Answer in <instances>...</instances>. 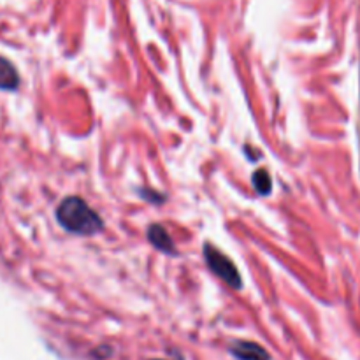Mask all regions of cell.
Here are the masks:
<instances>
[{
	"mask_svg": "<svg viewBox=\"0 0 360 360\" xmlns=\"http://www.w3.org/2000/svg\"><path fill=\"white\" fill-rule=\"evenodd\" d=\"M56 220L65 231L79 236H94L102 231V218L79 197H67L56 210Z\"/></svg>",
	"mask_w": 360,
	"mask_h": 360,
	"instance_id": "obj_1",
	"label": "cell"
},
{
	"mask_svg": "<svg viewBox=\"0 0 360 360\" xmlns=\"http://www.w3.org/2000/svg\"><path fill=\"white\" fill-rule=\"evenodd\" d=\"M204 259H206L207 267L217 274L218 278L225 281L229 287L232 288H241L243 281L239 276V271L232 264V260L221 252H218L213 245H204Z\"/></svg>",
	"mask_w": 360,
	"mask_h": 360,
	"instance_id": "obj_2",
	"label": "cell"
},
{
	"mask_svg": "<svg viewBox=\"0 0 360 360\" xmlns=\"http://www.w3.org/2000/svg\"><path fill=\"white\" fill-rule=\"evenodd\" d=\"M231 354L239 360H269V355L260 345L250 341H236L231 347Z\"/></svg>",
	"mask_w": 360,
	"mask_h": 360,
	"instance_id": "obj_3",
	"label": "cell"
},
{
	"mask_svg": "<svg viewBox=\"0 0 360 360\" xmlns=\"http://www.w3.org/2000/svg\"><path fill=\"white\" fill-rule=\"evenodd\" d=\"M148 239H150L151 245H153L155 248L160 250V252L174 255V243H172L171 236L165 232V229L162 227V225H151V227L148 229Z\"/></svg>",
	"mask_w": 360,
	"mask_h": 360,
	"instance_id": "obj_4",
	"label": "cell"
},
{
	"mask_svg": "<svg viewBox=\"0 0 360 360\" xmlns=\"http://www.w3.org/2000/svg\"><path fill=\"white\" fill-rule=\"evenodd\" d=\"M18 84H20V76L16 69L13 63L0 56V90H16Z\"/></svg>",
	"mask_w": 360,
	"mask_h": 360,
	"instance_id": "obj_5",
	"label": "cell"
},
{
	"mask_svg": "<svg viewBox=\"0 0 360 360\" xmlns=\"http://www.w3.org/2000/svg\"><path fill=\"white\" fill-rule=\"evenodd\" d=\"M253 186L260 195H269L271 190H273V181H271V176L266 169H259V171L253 172Z\"/></svg>",
	"mask_w": 360,
	"mask_h": 360,
	"instance_id": "obj_6",
	"label": "cell"
}]
</instances>
